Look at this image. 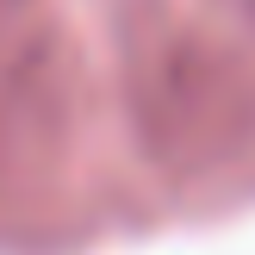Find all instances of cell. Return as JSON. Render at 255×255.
<instances>
[{"instance_id":"obj_1","label":"cell","mask_w":255,"mask_h":255,"mask_svg":"<svg viewBox=\"0 0 255 255\" xmlns=\"http://www.w3.org/2000/svg\"><path fill=\"white\" fill-rule=\"evenodd\" d=\"M87 162V75L56 0H0V237L69 218Z\"/></svg>"},{"instance_id":"obj_2","label":"cell","mask_w":255,"mask_h":255,"mask_svg":"<svg viewBox=\"0 0 255 255\" xmlns=\"http://www.w3.org/2000/svg\"><path fill=\"white\" fill-rule=\"evenodd\" d=\"M125 100L162 174H212L255 149V56L174 12L125 31Z\"/></svg>"},{"instance_id":"obj_3","label":"cell","mask_w":255,"mask_h":255,"mask_svg":"<svg viewBox=\"0 0 255 255\" xmlns=\"http://www.w3.org/2000/svg\"><path fill=\"white\" fill-rule=\"evenodd\" d=\"M218 6H231V12H237L243 25H255V0H218Z\"/></svg>"}]
</instances>
